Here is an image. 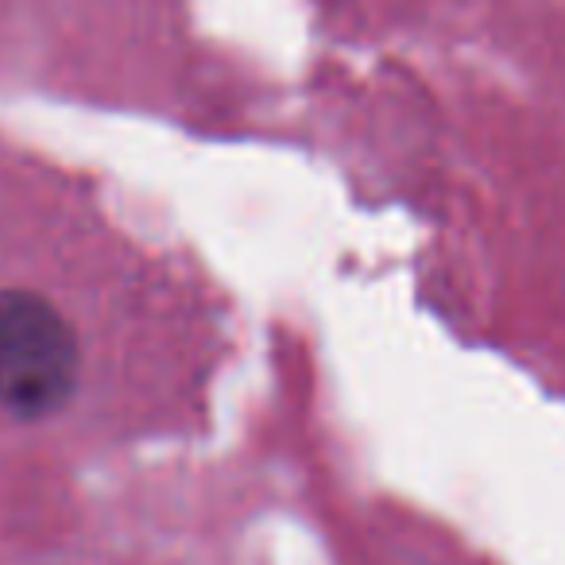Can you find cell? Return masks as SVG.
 <instances>
[{"label":"cell","instance_id":"1","mask_svg":"<svg viewBox=\"0 0 565 565\" xmlns=\"http://www.w3.org/2000/svg\"><path fill=\"white\" fill-rule=\"evenodd\" d=\"M86 372L82 330L55 299L24 287L0 291V407L17 418L58 415Z\"/></svg>","mask_w":565,"mask_h":565}]
</instances>
